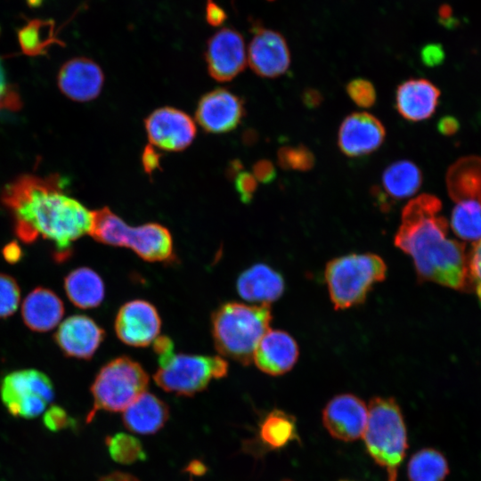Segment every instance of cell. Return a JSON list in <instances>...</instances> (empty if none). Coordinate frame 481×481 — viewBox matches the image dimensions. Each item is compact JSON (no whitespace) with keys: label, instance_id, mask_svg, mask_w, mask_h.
<instances>
[{"label":"cell","instance_id":"4dcf8cb0","mask_svg":"<svg viewBox=\"0 0 481 481\" xmlns=\"http://www.w3.org/2000/svg\"><path fill=\"white\" fill-rule=\"evenodd\" d=\"M111 458L121 464H132L145 458L140 441L128 434L118 433L106 439Z\"/></svg>","mask_w":481,"mask_h":481},{"label":"cell","instance_id":"f546056e","mask_svg":"<svg viewBox=\"0 0 481 481\" xmlns=\"http://www.w3.org/2000/svg\"><path fill=\"white\" fill-rule=\"evenodd\" d=\"M456 203L451 216V228L460 239L477 243L481 240V200Z\"/></svg>","mask_w":481,"mask_h":481},{"label":"cell","instance_id":"8992f818","mask_svg":"<svg viewBox=\"0 0 481 481\" xmlns=\"http://www.w3.org/2000/svg\"><path fill=\"white\" fill-rule=\"evenodd\" d=\"M387 269L384 260L373 253H352L329 261L324 278L334 308L363 303L372 287L386 279Z\"/></svg>","mask_w":481,"mask_h":481},{"label":"cell","instance_id":"484cf974","mask_svg":"<svg viewBox=\"0 0 481 481\" xmlns=\"http://www.w3.org/2000/svg\"><path fill=\"white\" fill-rule=\"evenodd\" d=\"M64 289L71 303L83 309L97 307L105 295L102 279L89 267L71 271L64 279Z\"/></svg>","mask_w":481,"mask_h":481},{"label":"cell","instance_id":"d6986e66","mask_svg":"<svg viewBox=\"0 0 481 481\" xmlns=\"http://www.w3.org/2000/svg\"><path fill=\"white\" fill-rule=\"evenodd\" d=\"M298 355V346L292 336L281 330H269L257 344L252 361L263 372L279 376L294 367Z\"/></svg>","mask_w":481,"mask_h":481},{"label":"cell","instance_id":"ab89813d","mask_svg":"<svg viewBox=\"0 0 481 481\" xmlns=\"http://www.w3.org/2000/svg\"><path fill=\"white\" fill-rule=\"evenodd\" d=\"M227 19L225 11L220 7L214 0H207L206 20L213 27L222 25Z\"/></svg>","mask_w":481,"mask_h":481},{"label":"cell","instance_id":"e0dca14e","mask_svg":"<svg viewBox=\"0 0 481 481\" xmlns=\"http://www.w3.org/2000/svg\"><path fill=\"white\" fill-rule=\"evenodd\" d=\"M104 335V330L93 319L76 314L61 323L53 338L65 355L89 360L99 348Z\"/></svg>","mask_w":481,"mask_h":481},{"label":"cell","instance_id":"d4e9b609","mask_svg":"<svg viewBox=\"0 0 481 481\" xmlns=\"http://www.w3.org/2000/svg\"><path fill=\"white\" fill-rule=\"evenodd\" d=\"M446 185L455 202L481 200V157L468 156L453 163L446 175Z\"/></svg>","mask_w":481,"mask_h":481},{"label":"cell","instance_id":"f907efd6","mask_svg":"<svg viewBox=\"0 0 481 481\" xmlns=\"http://www.w3.org/2000/svg\"><path fill=\"white\" fill-rule=\"evenodd\" d=\"M339 481H355V480H349V479H341Z\"/></svg>","mask_w":481,"mask_h":481},{"label":"cell","instance_id":"8d00e7d4","mask_svg":"<svg viewBox=\"0 0 481 481\" xmlns=\"http://www.w3.org/2000/svg\"><path fill=\"white\" fill-rule=\"evenodd\" d=\"M469 275L472 287L476 289L481 302V240L475 243L469 255Z\"/></svg>","mask_w":481,"mask_h":481},{"label":"cell","instance_id":"60d3db41","mask_svg":"<svg viewBox=\"0 0 481 481\" xmlns=\"http://www.w3.org/2000/svg\"><path fill=\"white\" fill-rule=\"evenodd\" d=\"M142 164L145 173L149 175L160 167V154L152 147V145H147L143 149Z\"/></svg>","mask_w":481,"mask_h":481},{"label":"cell","instance_id":"7dc6e473","mask_svg":"<svg viewBox=\"0 0 481 481\" xmlns=\"http://www.w3.org/2000/svg\"><path fill=\"white\" fill-rule=\"evenodd\" d=\"M438 22L441 26L449 30H453L461 25L460 20L453 16L446 19H438Z\"/></svg>","mask_w":481,"mask_h":481},{"label":"cell","instance_id":"d6a6232c","mask_svg":"<svg viewBox=\"0 0 481 481\" xmlns=\"http://www.w3.org/2000/svg\"><path fill=\"white\" fill-rule=\"evenodd\" d=\"M20 288L14 278L0 273V318L12 315L20 303Z\"/></svg>","mask_w":481,"mask_h":481},{"label":"cell","instance_id":"603a6c76","mask_svg":"<svg viewBox=\"0 0 481 481\" xmlns=\"http://www.w3.org/2000/svg\"><path fill=\"white\" fill-rule=\"evenodd\" d=\"M63 314L64 306L61 298L51 289L42 287L33 289L21 306L23 322L33 331L45 332L53 330Z\"/></svg>","mask_w":481,"mask_h":481},{"label":"cell","instance_id":"f1b7e54d","mask_svg":"<svg viewBox=\"0 0 481 481\" xmlns=\"http://www.w3.org/2000/svg\"><path fill=\"white\" fill-rule=\"evenodd\" d=\"M22 52L29 56L45 54L51 45L58 43L55 23L51 19L29 20L18 31Z\"/></svg>","mask_w":481,"mask_h":481},{"label":"cell","instance_id":"2e32d148","mask_svg":"<svg viewBox=\"0 0 481 481\" xmlns=\"http://www.w3.org/2000/svg\"><path fill=\"white\" fill-rule=\"evenodd\" d=\"M248 61L258 76L273 78L283 75L290 64V53L281 34L257 28L249 46Z\"/></svg>","mask_w":481,"mask_h":481},{"label":"cell","instance_id":"bcb514c9","mask_svg":"<svg viewBox=\"0 0 481 481\" xmlns=\"http://www.w3.org/2000/svg\"><path fill=\"white\" fill-rule=\"evenodd\" d=\"M100 481H139L135 477L124 473H113Z\"/></svg>","mask_w":481,"mask_h":481},{"label":"cell","instance_id":"c3c4849f","mask_svg":"<svg viewBox=\"0 0 481 481\" xmlns=\"http://www.w3.org/2000/svg\"><path fill=\"white\" fill-rule=\"evenodd\" d=\"M452 16V8L450 4H443L438 9V19H446Z\"/></svg>","mask_w":481,"mask_h":481},{"label":"cell","instance_id":"d590c367","mask_svg":"<svg viewBox=\"0 0 481 481\" xmlns=\"http://www.w3.org/2000/svg\"><path fill=\"white\" fill-rule=\"evenodd\" d=\"M235 189L243 203H249L257 191V181L254 175L246 171H240L234 176Z\"/></svg>","mask_w":481,"mask_h":481},{"label":"cell","instance_id":"7c38bea8","mask_svg":"<svg viewBox=\"0 0 481 481\" xmlns=\"http://www.w3.org/2000/svg\"><path fill=\"white\" fill-rule=\"evenodd\" d=\"M161 321L156 307L148 301L135 299L125 303L117 313L114 328L125 344L147 346L159 337Z\"/></svg>","mask_w":481,"mask_h":481},{"label":"cell","instance_id":"7bdbcfd3","mask_svg":"<svg viewBox=\"0 0 481 481\" xmlns=\"http://www.w3.org/2000/svg\"><path fill=\"white\" fill-rule=\"evenodd\" d=\"M436 128L441 135L451 136L458 132L460 122L455 117L444 116L438 120Z\"/></svg>","mask_w":481,"mask_h":481},{"label":"cell","instance_id":"4fadbf2b","mask_svg":"<svg viewBox=\"0 0 481 481\" xmlns=\"http://www.w3.org/2000/svg\"><path fill=\"white\" fill-rule=\"evenodd\" d=\"M368 419V405L358 396L346 393L333 396L324 406L322 420L328 433L343 442L363 436Z\"/></svg>","mask_w":481,"mask_h":481},{"label":"cell","instance_id":"ffe728a7","mask_svg":"<svg viewBox=\"0 0 481 481\" xmlns=\"http://www.w3.org/2000/svg\"><path fill=\"white\" fill-rule=\"evenodd\" d=\"M296 418L279 409L268 412L258 426L257 436L246 447L256 455L285 448L293 442H299Z\"/></svg>","mask_w":481,"mask_h":481},{"label":"cell","instance_id":"7402d4cb","mask_svg":"<svg viewBox=\"0 0 481 481\" xmlns=\"http://www.w3.org/2000/svg\"><path fill=\"white\" fill-rule=\"evenodd\" d=\"M237 292L246 301L270 305L285 289L282 275L268 265L258 263L244 270L237 279Z\"/></svg>","mask_w":481,"mask_h":481},{"label":"cell","instance_id":"ba28073f","mask_svg":"<svg viewBox=\"0 0 481 481\" xmlns=\"http://www.w3.org/2000/svg\"><path fill=\"white\" fill-rule=\"evenodd\" d=\"M153 376L163 390L178 395H193L205 389L214 379L227 374V362L217 355L172 354L159 362Z\"/></svg>","mask_w":481,"mask_h":481},{"label":"cell","instance_id":"ac0fdd59","mask_svg":"<svg viewBox=\"0 0 481 481\" xmlns=\"http://www.w3.org/2000/svg\"><path fill=\"white\" fill-rule=\"evenodd\" d=\"M103 82L104 75L100 66L86 57H76L66 61L58 73L60 90L76 102L96 98Z\"/></svg>","mask_w":481,"mask_h":481},{"label":"cell","instance_id":"9c48e42d","mask_svg":"<svg viewBox=\"0 0 481 481\" xmlns=\"http://www.w3.org/2000/svg\"><path fill=\"white\" fill-rule=\"evenodd\" d=\"M1 398L14 417L26 419L40 415L53 400V385L42 371L20 370L7 374L1 384Z\"/></svg>","mask_w":481,"mask_h":481},{"label":"cell","instance_id":"1f68e13d","mask_svg":"<svg viewBox=\"0 0 481 481\" xmlns=\"http://www.w3.org/2000/svg\"><path fill=\"white\" fill-rule=\"evenodd\" d=\"M279 166L286 170L308 171L314 166V153L305 145L282 146L277 153Z\"/></svg>","mask_w":481,"mask_h":481},{"label":"cell","instance_id":"83f0119b","mask_svg":"<svg viewBox=\"0 0 481 481\" xmlns=\"http://www.w3.org/2000/svg\"><path fill=\"white\" fill-rule=\"evenodd\" d=\"M449 472L446 457L431 447L417 451L407 464L409 481H444Z\"/></svg>","mask_w":481,"mask_h":481},{"label":"cell","instance_id":"30bf717a","mask_svg":"<svg viewBox=\"0 0 481 481\" xmlns=\"http://www.w3.org/2000/svg\"><path fill=\"white\" fill-rule=\"evenodd\" d=\"M144 126L151 144L168 151L186 149L197 132L192 118L173 107L155 110L145 118Z\"/></svg>","mask_w":481,"mask_h":481},{"label":"cell","instance_id":"f5cc1de1","mask_svg":"<svg viewBox=\"0 0 481 481\" xmlns=\"http://www.w3.org/2000/svg\"><path fill=\"white\" fill-rule=\"evenodd\" d=\"M284 481H291V480H284Z\"/></svg>","mask_w":481,"mask_h":481},{"label":"cell","instance_id":"5bb4252c","mask_svg":"<svg viewBox=\"0 0 481 481\" xmlns=\"http://www.w3.org/2000/svg\"><path fill=\"white\" fill-rule=\"evenodd\" d=\"M386 137V129L379 118L368 112H354L342 121L338 132V145L350 158L377 151Z\"/></svg>","mask_w":481,"mask_h":481},{"label":"cell","instance_id":"f35d334b","mask_svg":"<svg viewBox=\"0 0 481 481\" xmlns=\"http://www.w3.org/2000/svg\"><path fill=\"white\" fill-rule=\"evenodd\" d=\"M253 175L257 182L270 183L276 177V169L268 159H260L253 166Z\"/></svg>","mask_w":481,"mask_h":481},{"label":"cell","instance_id":"3957f363","mask_svg":"<svg viewBox=\"0 0 481 481\" xmlns=\"http://www.w3.org/2000/svg\"><path fill=\"white\" fill-rule=\"evenodd\" d=\"M272 318L269 305L222 304L211 316L216 349L223 356L250 363L257 344L270 330Z\"/></svg>","mask_w":481,"mask_h":481},{"label":"cell","instance_id":"cb8c5ba5","mask_svg":"<svg viewBox=\"0 0 481 481\" xmlns=\"http://www.w3.org/2000/svg\"><path fill=\"white\" fill-rule=\"evenodd\" d=\"M168 415L165 402L145 391L123 411L122 420L128 430L149 435L159 431Z\"/></svg>","mask_w":481,"mask_h":481},{"label":"cell","instance_id":"5b68a950","mask_svg":"<svg viewBox=\"0 0 481 481\" xmlns=\"http://www.w3.org/2000/svg\"><path fill=\"white\" fill-rule=\"evenodd\" d=\"M89 234L100 243L128 248L149 262L171 263L175 258L173 239L165 226L156 223L127 225L108 207L92 211Z\"/></svg>","mask_w":481,"mask_h":481},{"label":"cell","instance_id":"ee69618b","mask_svg":"<svg viewBox=\"0 0 481 481\" xmlns=\"http://www.w3.org/2000/svg\"><path fill=\"white\" fill-rule=\"evenodd\" d=\"M2 252L4 258L10 264H16L22 257V249L16 240L6 244Z\"/></svg>","mask_w":481,"mask_h":481},{"label":"cell","instance_id":"f6af8a7d","mask_svg":"<svg viewBox=\"0 0 481 481\" xmlns=\"http://www.w3.org/2000/svg\"><path fill=\"white\" fill-rule=\"evenodd\" d=\"M322 99V94L316 89L307 88L302 94V102L308 109H314L320 106Z\"/></svg>","mask_w":481,"mask_h":481},{"label":"cell","instance_id":"277c9868","mask_svg":"<svg viewBox=\"0 0 481 481\" xmlns=\"http://www.w3.org/2000/svg\"><path fill=\"white\" fill-rule=\"evenodd\" d=\"M362 437L368 454L385 470L387 480L396 481L409 444L404 415L393 397L375 396L370 401Z\"/></svg>","mask_w":481,"mask_h":481},{"label":"cell","instance_id":"816d5d0a","mask_svg":"<svg viewBox=\"0 0 481 481\" xmlns=\"http://www.w3.org/2000/svg\"><path fill=\"white\" fill-rule=\"evenodd\" d=\"M2 91H3V89H2V87L0 86V94H2Z\"/></svg>","mask_w":481,"mask_h":481},{"label":"cell","instance_id":"b9f144b4","mask_svg":"<svg viewBox=\"0 0 481 481\" xmlns=\"http://www.w3.org/2000/svg\"><path fill=\"white\" fill-rule=\"evenodd\" d=\"M153 347L158 355L159 362L167 358L175 353L172 340L165 336L158 337L153 341Z\"/></svg>","mask_w":481,"mask_h":481},{"label":"cell","instance_id":"e575fe53","mask_svg":"<svg viewBox=\"0 0 481 481\" xmlns=\"http://www.w3.org/2000/svg\"><path fill=\"white\" fill-rule=\"evenodd\" d=\"M43 422L49 430L55 432L69 427L72 419L63 408L53 405L45 412Z\"/></svg>","mask_w":481,"mask_h":481},{"label":"cell","instance_id":"44dd1931","mask_svg":"<svg viewBox=\"0 0 481 481\" xmlns=\"http://www.w3.org/2000/svg\"><path fill=\"white\" fill-rule=\"evenodd\" d=\"M439 96V89L428 79L411 78L397 86L395 107L406 120L421 121L433 115Z\"/></svg>","mask_w":481,"mask_h":481},{"label":"cell","instance_id":"52a82bcc","mask_svg":"<svg viewBox=\"0 0 481 481\" xmlns=\"http://www.w3.org/2000/svg\"><path fill=\"white\" fill-rule=\"evenodd\" d=\"M149 376L143 366L128 356H119L104 364L91 386L93 408L91 421L97 412H123L144 393Z\"/></svg>","mask_w":481,"mask_h":481},{"label":"cell","instance_id":"9a60e30c","mask_svg":"<svg viewBox=\"0 0 481 481\" xmlns=\"http://www.w3.org/2000/svg\"><path fill=\"white\" fill-rule=\"evenodd\" d=\"M244 113V103L239 96L224 88H217L200 98L195 118L206 132L221 134L236 128Z\"/></svg>","mask_w":481,"mask_h":481},{"label":"cell","instance_id":"74e56055","mask_svg":"<svg viewBox=\"0 0 481 481\" xmlns=\"http://www.w3.org/2000/svg\"><path fill=\"white\" fill-rule=\"evenodd\" d=\"M445 59L444 47L439 43H429L420 50V60L428 68L440 66Z\"/></svg>","mask_w":481,"mask_h":481},{"label":"cell","instance_id":"4316f807","mask_svg":"<svg viewBox=\"0 0 481 481\" xmlns=\"http://www.w3.org/2000/svg\"><path fill=\"white\" fill-rule=\"evenodd\" d=\"M381 181L388 197L403 200L417 192L422 183V174L413 162L397 160L387 167Z\"/></svg>","mask_w":481,"mask_h":481},{"label":"cell","instance_id":"8fae6325","mask_svg":"<svg viewBox=\"0 0 481 481\" xmlns=\"http://www.w3.org/2000/svg\"><path fill=\"white\" fill-rule=\"evenodd\" d=\"M205 60L208 71L215 80H232L247 64L243 37L233 29H221L208 38Z\"/></svg>","mask_w":481,"mask_h":481},{"label":"cell","instance_id":"7a4b0ae2","mask_svg":"<svg viewBox=\"0 0 481 481\" xmlns=\"http://www.w3.org/2000/svg\"><path fill=\"white\" fill-rule=\"evenodd\" d=\"M441 200L423 193L403 208L395 245L413 259L420 281L458 290L471 284L465 244L448 236V222L440 215Z\"/></svg>","mask_w":481,"mask_h":481},{"label":"cell","instance_id":"836d02e7","mask_svg":"<svg viewBox=\"0 0 481 481\" xmlns=\"http://www.w3.org/2000/svg\"><path fill=\"white\" fill-rule=\"evenodd\" d=\"M346 91L349 98L361 108H371L376 102V89L368 79L358 77L349 81Z\"/></svg>","mask_w":481,"mask_h":481},{"label":"cell","instance_id":"6da1fadb","mask_svg":"<svg viewBox=\"0 0 481 481\" xmlns=\"http://www.w3.org/2000/svg\"><path fill=\"white\" fill-rule=\"evenodd\" d=\"M58 175H21L7 185L3 202L15 216V233L24 242L38 235L54 242L57 260L69 257L73 241L88 233L92 211L62 193Z\"/></svg>","mask_w":481,"mask_h":481},{"label":"cell","instance_id":"681fc988","mask_svg":"<svg viewBox=\"0 0 481 481\" xmlns=\"http://www.w3.org/2000/svg\"><path fill=\"white\" fill-rule=\"evenodd\" d=\"M44 0H26L29 6L36 8L40 6L43 4Z\"/></svg>","mask_w":481,"mask_h":481}]
</instances>
